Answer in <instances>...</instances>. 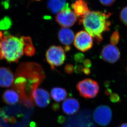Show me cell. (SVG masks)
<instances>
[{"mask_svg":"<svg viewBox=\"0 0 127 127\" xmlns=\"http://www.w3.org/2000/svg\"><path fill=\"white\" fill-rule=\"evenodd\" d=\"M111 15V12L90 11L79 24H82L86 32L100 43L103 39V33L110 30L111 23L109 18Z\"/></svg>","mask_w":127,"mask_h":127,"instance_id":"obj_1","label":"cell"},{"mask_svg":"<svg viewBox=\"0 0 127 127\" xmlns=\"http://www.w3.org/2000/svg\"><path fill=\"white\" fill-rule=\"evenodd\" d=\"M25 48L22 36L19 38L0 31V53L8 63H17L25 54Z\"/></svg>","mask_w":127,"mask_h":127,"instance_id":"obj_2","label":"cell"},{"mask_svg":"<svg viewBox=\"0 0 127 127\" xmlns=\"http://www.w3.org/2000/svg\"><path fill=\"white\" fill-rule=\"evenodd\" d=\"M76 88L80 95L86 99L95 97L99 91L97 82L91 78H86L79 81L77 84Z\"/></svg>","mask_w":127,"mask_h":127,"instance_id":"obj_3","label":"cell"},{"mask_svg":"<svg viewBox=\"0 0 127 127\" xmlns=\"http://www.w3.org/2000/svg\"><path fill=\"white\" fill-rule=\"evenodd\" d=\"M64 51L62 47L56 45L51 46L47 50L45 58L53 69L64 63L66 58Z\"/></svg>","mask_w":127,"mask_h":127,"instance_id":"obj_4","label":"cell"},{"mask_svg":"<svg viewBox=\"0 0 127 127\" xmlns=\"http://www.w3.org/2000/svg\"><path fill=\"white\" fill-rule=\"evenodd\" d=\"M55 20L63 28L71 27L77 21V17L74 12L68 7V4L63 10L58 13L55 17Z\"/></svg>","mask_w":127,"mask_h":127,"instance_id":"obj_5","label":"cell"},{"mask_svg":"<svg viewBox=\"0 0 127 127\" xmlns=\"http://www.w3.org/2000/svg\"><path fill=\"white\" fill-rule=\"evenodd\" d=\"M112 118L111 109L109 106L101 105L97 106L93 112V119L98 125L106 126L109 125Z\"/></svg>","mask_w":127,"mask_h":127,"instance_id":"obj_6","label":"cell"},{"mask_svg":"<svg viewBox=\"0 0 127 127\" xmlns=\"http://www.w3.org/2000/svg\"><path fill=\"white\" fill-rule=\"evenodd\" d=\"M73 44L78 50L85 52L92 48L93 45V38L86 31H80L75 36Z\"/></svg>","mask_w":127,"mask_h":127,"instance_id":"obj_7","label":"cell"},{"mask_svg":"<svg viewBox=\"0 0 127 127\" xmlns=\"http://www.w3.org/2000/svg\"><path fill=\"white\" fill-rule=\"evenodd\" d=\"M120 50L115 45L111 44L105 45L100 53V58L109 63H116L120 59Z\"/></svg>","mask_w":127,"mask_h":127,"instance_id":"obj_8","label":"cell"},{"mask_svg":"<svg viewBox=\"0 0 127 127\" xmlns=\"http://www.w3.org/2000/svg\"><path fill=\"white\" fill-rule=\"evenodd\" d=\"M32 100L38 107L45 108L50 103V95L44 89L37 88L32 93Z\"/></svg>","mask_w":127,"mask_h":127,"instance_id":"obj_9","label":"cell"},{"mask_svg":"<svg viewBox=\"0 0 127 127\" xmlns=\"http://www.w3.org/2000/svg\"><path fill=\"white\" fill-rule=\"evenodd\" d=\"M74 33L72 30L67 28H62L58 33V38L60 43L64 45L66 51H68L71 48V45L74 41Z\"/></svg>","mask_w":127,"mask_h":127,"instance_id":"obj_10","label":"cell"},{"mask_svg":"<svg viewBox=\"0 0 127 127\" xmlns=\"http://www.w3.org/2000/svg\"><path fill=\"white\" fill-rule=\"evenodd\" d=\"M15 76L9 68L0 67V87H10L13 84Z\"/></svg>","mask_w":127,"mask_h":127,"instance_id":"obj_11","label":"cell"},{"mask_svg":"<svg viewBox=\"0 0 127 127\" xmlns=\"http://www.w3.org/2000/svg\"><path fill=\"white\" fill-rule=\"evenodd\" d=\"M80 109V104L78 100L74 98H68L64 101L62 109L64 114L71 115L78 112Z\"/></svg>","mask_w":127,"mask_h":127,"instance_id":"obj_12","label":"cell"},{"mask_svg":"<svg viewBox=\"0 0 127 127\" xmlns=\"http://www.w3.org/2000/svg\"><path fill=\"white\" fill-rule=\"evenodd\" d=\"M71 7L76 16L79 17V23L85 15L90 11L87 2L85 0H76L71 4Z\"/></svg>","mask_w":127,"mask_h":127,"instance_id":"obj_13","label":"cell"},{"mask_svg":"<svg viewBox=\"0 0 127 127\" xmlns=\"http://www.w3.org/2000/svg\"><path fill=\"white\" fill-rule=\"evenodd\" d=\"M2 99L5 104L14 105L17 104L21 100V96L17 91L12 89L5 91L2 95Z\"/></svg>","mask_w":127,"mask_h":127,"instance_id":"obj_14","label":"cell"},{"mask_svg":"<svg viewBox=\"0 0 127 127\" xmlns=\"http://www.w3.org/2000/svg\"><path fill=\"white\" fill-rule=\"evenodd\" d=\"M68 4L66 0H48L47 6L52 12L58 14L63 10Z\"/></svg>","mask_w":127,"mask_h":127,"instance_id":"obj_15","label":"cell"},{"mask_svg":"<svg viewBox=\"0 0 127 127\" xmlns=\"http://www.w3.org/2000/svg\"><path fill=\"white\" fill-rule=\"evenodd\" d=\"M51 96L57 102L64 101L68 96V93L66 90L61 87H55L51 91Z\"/></svg>","mask_w":127,"mask_h":127,"instance_id":"obj_16","label":"cell"},{"mask_svg":"<svg viewBox=\"0 0 127 127\" xmlns=\"http://www.w3.org/2000/svg\"><path fill=\"white\" fill-rule=\"evenodd\" d=\"M12 25L11 18L8 16H5L0 20V31L8 30L11 28Z\"/></svg>","mask_w":127,"mask_h":127,"instance_id":"obj_17","label":"cell"},{"mask_svg":"<svg viewBox=\"0 0 127 127\" xmlns=\"http://www.w3.org/2000/svg\"><path fill=\"white\" fill-rule=\"evenodd\" d=\"M25 54L28 56H31L33 55L35 53V49L33 46V43L27 44L25 46Z\"/></svg>","mask_w":127,"mask_h":127,"instance_id":"obj_18","label":"cell"},{"mask_svg":"<svg viewBox=\"0 0 127 127\" xmlns=\"http://www.w3.org/2000/svg\"><path fill=\"white\" fill-rule=\"evenodd\" d=\"M120 40V34L118 31H115L110 37V43L111 45H116Z\"/></svg>","mask_w":127,"mask_h":127,"instance_id":"obj_19","label":"cell"},{"mask_svg":"<svg viewBox=\"0 0 127 127\" xmlns=\"http://www.w3.org/2000/svg\"><path fill=\"white\" fill-rule=\"evenodd\" d=\"M119 18L123 23L127 27V6L121 10L120 12Z\"/></svg>","mask_w":127,"mask_h":127,"instance_id":"obj_20","label":"cell"},{"mask_svg":"<svg viewBox=\"0 0 127 127\" xmlns=\"http://www.w3.org/2000/svg\"><path fill=\"white\" fill-rule=\"evenodd\" d=\"M110 99L113 103H117L120 102L121 99L119 95L116 93H111L110 95Z\"/></svg>","mask_w":127,"mask_h":127,"instance_id":"obj_21","label":"cell"},{"mask_svg":"<svg viewBox=\"0 0 127 127\" xmlns=\"http://www.w3.org/2000/svg\"><path fill=\"white\" fill-rule=\"evenodd\" d=\"M84 58V55H83V54L80 53L76 54L74 55V58L75 61L78 63L83 62Z\"/></svg>","mask_w":127,"mask_h":127,"instance_id":"obj_22","label":"cell"},{"mask_svg":"<svg viewBox=\"0 0 127 127\" xmlns=\"http://www.w3.org/2000/svg\"><path fill=\"white\" fill-rule=\"evenodd\" d=\"M101 4L104 6H110L113 5L116 0H99Z\"/></svg>","mask_w":127,"mask_h":127,"instance_id":"obj_23","label":"cell"},{"mask_svg":"<svg viewBox=\"0 0 127 127\" xmlns=\"http://www.w3.org/2000/svg\"><path fill=\"white\" fill-rule=\"evenodd\" d=\"M65 71L68 74H71L73 72L74 68L73 65L71 64H67L65 66Z\"/></svg>","mask_w":127,"mask_h":127,"instance_id":"obj_24","label":"cell"},{"mask_svg":"<svg viewBox=\"0 0 127 127\" xmlns=\"http://www.w3.org/2000/svg\"><path fill=\"white\" fill-rule=\"evenodd\" d=\"M83 63L84 66L85 68H90L91 66V65H92L91 60H88V59L84 60Z\"/></svg>","mask_w":127,"mask_h":127,"instance_id":"obj_25","label":"cell"},{"mask_svg":"<svg viewBox=\"0 0 127 127\" xmlns=\"http://www.w3.org/2000/svg\"><path fill=\"white\" fill-rule=\"evenodd\" d=\"M119 127H127V123L122 124L121 125H120Z\"/></svg>","mask_w":127,"mask_h":127,"instance_id":"obj_26","label":"cell"},{"mask_svg":"<svg viewBox=\"0 0 127 127\" xmlns=\"http://www.w3.org/2000/svg\"><path fill=\"white\" fill-rule=\"evenodd\" d=\"M35 124H34V123H32L31 124V125H30V127H35Z\"/></svg>","mask_w":127,"mask_h":127,"instance_id":"obj_27","label":"cell"},{"mask_svg":"<svg viewBox=\"0 0 127 127\" xmlns=\"http://www.w3.org/2000/svg\"><path fill=\"white\" fill-rule=\"evenodd\" d=\"M3 58V57H2V55L1 53H0V60H2Z\"/></svg>","mask_w":127,"mask_h":127,"instance_id":"obj_28","label":"cell"},{"mask_svg":"<svg viewBox=\"0 0 127 127\" xmlns=\"http://www.w3.org/2000/svg\"><path fill=\"white\" fill-rule=\"evenodd\" d=\"M35 0V1H40V0Z\"/></svg>","mask_w":127,"mask_h":127,"instance_id":"obj_29","label":"cell"},{"mask_svg":"<svg viewBox=\"0 0 127 127\" xmlns=\"http://www.w3.org/2000/svg\"><path fill=\"white\" fill-rule=\"evenodd\" d=\"M0 127H2L1 126H0Z\"/></svg>","mask_w":127,"mask_h":127,"instance_id":"obj_30","label":"cell"},{"mask_svg":"<svg viewBox=\"0 0 127 127\" xmlns=\"http://www.w3.org/2000/svg\"></svg>","mask_w":127,"mask_h":127,"instance_id":"obj_31","label":"cell"}]
</instances>
